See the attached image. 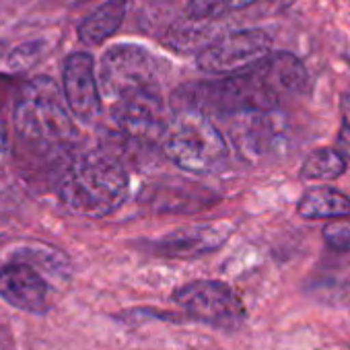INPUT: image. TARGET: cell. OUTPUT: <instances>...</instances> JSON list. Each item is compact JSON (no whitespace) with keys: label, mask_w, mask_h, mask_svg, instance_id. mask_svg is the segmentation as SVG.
Here are the masks:
<instances>
[{"label":"cell","mask_w":350,"mask_h":350,"mask_svg":"<svg viewBox=\"0 0 350 350\" xmlns=\"http://www.w3.org/2000/svg\"><path fill=\"white\" fill-rule=\"evenodd\" d=\"M13 124L23 150L46 165H68L77 142L72 113L50 77L27 81L15 101Z\"/></svg>","instance_id":"obj_1"},{"label":"cell","mask_w":350,"mask_h":350,"mask_svg":"<svg viewBox=\"0 0 350 350\" xmlns=\"http://www.w3.org/2000/svg\"><path fill=\"white\" fill-rule=\"evenodd\" d=\"M130 192L128 173L105 152L72 157L58 178L60 202L75 215L101 219L116 213Z\"/></svg>","instance_id":"obj_2"},{"label":"cell","mask_w":350,"mask_h":350,"mask_svg":"<svg viewBox=\"0 0 350 350\" xmlns=\"http://www.w3.org/2000/svg\"><path fill=\"white\" fill-rule=\"evenodd\" d=\"M280 99V93L256 64L245 72L180 85L171 93V107L175 111H200L208 118H231L250 111H274Z\"/></svg>","instance_id":"obj_3"},{"label":"cell","mask_w":350,"mask_h":350,"mask_svg":"<svg viewBox=\"0 0 350 350\" xmlns=\"http://www.w3.org/2000/svg\"><path fill=\"white\" fill-rule=\"evenodd\" d=\"M161 146L171 163L190 173H211L219 169L229 154L223 132L208 116L192 109H180L169 118Z\"/></svg>","instance_id":"obj_4"},{"label":"cell","mask_w":350,"mask_h":350,"mask_svg":"<svg viewBox=\"0 0 350 350\" xmlns=\"http://www.w3.org/2000/svg\"><path fill=\"white\" fill-rule=\"evenodd\" d=\"M99 91L105 99L118 101L134 91L154 89L157 68L152 56L146 48L136 44L111 46L99 62L97 68Z\"/></svg>","instance_id":"obj_5"},{"label":"cell","mask_w":350,"mask_h":350,"mask_svg":"<svg viewBox=\"0 0 350 350\" xmlns=\"http://www.w3.org/2000/svg\"><path fill=\"white\" fill-rule=\"evenodd\" d=\"M272 52V38L262 29H241L219 36L198 52L196 64L202 72L227 77L245 72Z\"/></svg>","instance_id":"obj_6"},{"label":"cell","mask_w":350,"mask_h":350,"mask_svg":"<svg viewBox=\"0 0 350 350\" xmlns=\"http://www.w3.org/2000/svg\"><path fill=\"white\" fill-rule=\"evenodd\" d=\"M173 301L194 319L217 327H239L245 317L239 297L221 280L188 282L175 291Z\"/></svg>","instance_id":"obj_7"},{"label":"cell","mask_w":350,"mask_h":350,"mask_svg":"<svg viewBox=\"0 0 350 350\" xmlns=\"http://www.w3.org/2000/svg\"><path fill=\"white\" fill-rule=\"evenodd\" d=\"M113 122L130 140L150 146L159 144L169 124L167 105L154 89L134 91L113 101Z\"/></svg>","instance_id":"obj_8"},{"label":"cell","mask_w":350,"mask_h":350,"mask_svg":"<svg viewBox=\"0 0 350 350\" xmlns=\"http://www.w3.org/2000/svg\"><path fill=\"white\" fill-rule=\"evenodd\" d=\"M62 95L81 124H93L101 113V91L91 54L75 52L62 66Z\"/></svg>","instance_id":"obj_9"},{"label":"cell","mask_w":350,"mask_h":350,"mask_svg":"<svg viewBox=\"0 0 350 350\" xmlns=\"http://www.w3.org/2000/svg\"><path fill=\"white\" fill-rule=\"evenodd\" d=\"M231 223H204V225H188L175 229L161 239L150 243L152 254L171 258V260H192L206 254L217 252L231 237Z\"/></svg>","instance_id":"obj_10"},{"label":"cell","mask_w":350,"mask_h":350,"mask_svg":"<svg viewBox=\"0 0 350 350\" xmlns=\"http://www.w3.org/2000/svg\"><path fill=\"white\" fill-rule=\"evenodd\" d=\"M48 295L50 286L36 266L15 260L0 270V297L15 309L27 313H46Z\"/></svg>","instance_id":"obj_11"},{"label":"cell","mask_w":350,"mask_h":350,"mask_svg":"<svg viewBox=\"0 0 350 350\" xmlns=\"http://www.w3.org/2000/svg\"><path fill=\"white\" fill-rule=\"evenodd\" d=\"M272 111H250L231 116V140L241 157L247 161H258L274 148V142L280 134V126L270 116Z\"/></svg>","instance_id":"obj_12"},{"label":"cell","mask_w":350,"mask_h":350,"mask_svg":"<svg viewBox=\"0 0 350 350\" xmlns=\"http://www.w3.org/2000/svg\"><path fill=\"white\" fill-rule=\"evenodd\" d=\"M180 186L157 184L146 190L144 200L159 213H186V211H202L217 202L215 194L204 188L192 186V182H178Z\"/></svg>","instance_id":"obj_13"},{"label":"cell","mask_w":350,"mask_h":350,"mask_svg":"<svg viewBox=\"0 0 350 350\" xmlns=\"http://www.w3.org/2000/svg\"><path fill=\"white\" fill-rule=\"evenodd\" d=\"M258 68L268 79V83L280 93V97L299 95L307 89V68L291 52H270L258 62Z\"/></svg>","instance_id":"obj_14"},{"label":"cell","mask_w":350,"mask_h":350,"mask_svg":"<svg viewBox=\"0 0 350 350\" xmlns=\"http://www.w3.org/2000/svg\"><path fill=\"white\" fill-rule=\"evenodd\" d=\"M297 213L307 221H334L350 217V198L329 186H311L297 202Z\"/></svg>","instance_id":"obj_15"},{"label":"cell","mask_w":350,"mask_h":350,"mask_svg":"<svg viewBox=\"0 0 350 350\" xmlns=\"http://www.w3.org/2000/svg\"><path fill=\"white\" fill-rule=\"evenodd\" d=\"M126 13L128 0H107V3L99 5L79 23V40L85 46H99L120 29V25L126 19Z\"/></svg>","instance_id":"obj_16"},{"label":"cell","mask_w":350,"mask_h":350,"mask_svg":"<svg viewBox=\"0 0 350 350\" xmlns=\"http://www.w3.org/2000/svg\"><path fill=\"white\" fill-rule=\"evenodd\" d=\"M217 38H219L217 21L192 19L186 15V19L171 23V27L165 33V44L180 54H192L204 50Z\"/></svg>","instance_id":"obj_17"},{"label":"cell","mask_w":350,"mask_h":350,"mask_svg":"<svg viewBox=\"0 0 350 350\" xmlns=\"http://www.w3.org/2000/svg\"><path fill=\"white\" fill-rule=\"evenodd\" d=\"M346 173V159L336 148H315L301 165V180L332 182Z\"/></svg>","instance_id":"obj_18"},{"label":"cell","mask_w":350,"mask_h":350,"mask_svg":"<svg viewBox=\"0 0 350 350\" xmlns=\"http://www.w3.org/2000/svg\"><path fill=\"white\" fill-rule=\"evenodd\" d=\"M258 0H190L186 7V15L192 19H208L217 21L229 13L252 7Z\"/></svg>","instance_id":"obj_19"},{"label":"cell","mask_w":350,"mask_h":350,"mask_svg":"<svg viewBox=\"0 0 350 350\" xmlns=\"http://www.w3.org/2000/svg\"><path fill=\"white\" fill-rule=\"evenodd\" d=\"M44 54H46V44L44 42H27V44L17 46L13 52H9L7 66L11 70H15V72H23V70L33 68L42 60Z\"/></svg>","instance_id":"obj_20"},{"label":"cell","mask_w":350,"mask_h":350,"mask_svg":"<svg viewBox=\"0 0 350 350\" xmlns=\"http://www.w3.org/2000/svg\"><path fill=\"white\" fill-rule=\"evenodd\" d=\"M321 237H323L325 245L332 247L334 252H342V254L350 252V217L329 221L323 227Z\"/></svg>","instance_id":"obj_21"},{"label":"cell","mask_w":350,"mask_h":350,"mask_svg":"<svg viewBox=\"0 0 350 350\" xmlns=\"http://www.w3.org/2000/svg\"><path fill=\"white\" fill-rule=\"evenodd\" d=\"M336 150L350 159V93L340 95V128L336 136Z\"/></svg>","instance_id":"obj_22"},{"label":"cell","mask_w":350,"mask_h":350,"mask_svg":"<svg viewBox=\"0 0 350 350\" xmlns=\"http://www.w3.org/2000/svg\"><path fill=\"white\" fill-rule=\"evenodd\" d=\"M7 159H9V144H7V132H5V124H3V120H0V173H3V171H5Z\"/></svg>","instance_id":"obj_23"},{"label":"cell","mask_w":350,"mask_h":350,"mask_svg":"<svg viewBox=\"0 0 350 350\" xmlns=\"http://www.w3.org/2000/svg\"><path fill=\"white\" fill-rule=\"evenodd\" d=\"M5 52H7V48H5V44H3V42H0V60H3Z\"/></svg>","instance_id":"obj_24"},{"label":"cell","mask_w":350,"mask_h":350,"mask_svg":"<svg viewBox=\"0 0 350 350\" xmlns=\"http://www.w3.org/2000/svg\"><path fill=\"white\" fill-rule=\"evenodd\" d=\"M79 3H83V0H79ZM85 3H87V0H85Z\"/></svg>","instance_id":"obj_25"}]
</instances>
